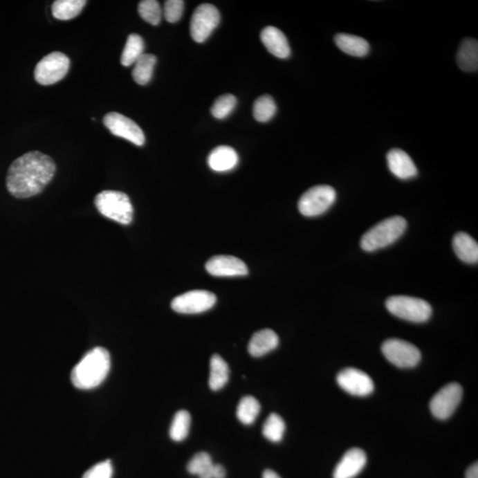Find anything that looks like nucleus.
Returning <instances> with one entry per match:
<instances>
[{"label": "nucleus", "mask_w": 478, "mask_h": 478, "mask_svg": "<svg viewBox=\"0 0 478 478\" xmlns=\"http://www.w3.org/2000/svg\"><path fill=\"white\" fill-rule=\"evenodd\" d=\"M111 357L103 347L89 351L71 372L72 384L81 390H91L100 386L109 376Z\"/></svg>", "instance_id": "2"}, {"label": "nucleus", "mask_w": 478, "mask_h": 478, "mask_svg": "<svg viewBox=\"0 0 478 478\" xmlns=\"http://www.w3.org/2000/svg\"><path fill=\"white\" fill-rule=\"evenodd\" d=\"M253 116L256 121L267 122L273 118L277 113V104L270 95H264L256 100L253 104Z\"/></svg>", "instance_id": "31"}, {"label": "nucleus", "mask_w": 478, "mask_h": 478, "mask_svg": "<svg viewBox=\"0 0 478 478\" xmlns=\"http://www.w3.org/2000/svg\"><path fill=\"white\" fill-rule=\"evenodd\" d=\"M208 163L217 172H226L233 169L239 163V155L232 147L221 145L209 154Z\"/></svg>", "instance_id": "20"}, {"label": "nucleus", "mask_w": 478, "mask_h": 478, "mask_svg": "<svg viewBox=\"0 0 478 478\" xmlns=\"http://www.w3.org/2000/svg\"><path fill=\"white\" fill-rule=\"evenodd\" d=\"M221 15L218 9L211 4L199 6L193 12L190 30L193 40L203 43L220 24Z\"/></svg>", "instance_id": "9"}, {"label": "nucleus", "mask_w": 478, "mask_h": 478, "mask_svg": "<svg viewBox=\"0 0 478 478\" xmlns=\"http://www.w3.org/2000/svg\"><path fill=\"white\" fill-rule=\"evenodd\" d=\"M187 470L190 474L199 478H226V468L221 464H214L210 454L205 452L196 454L188 462Z\"/></svg>", "instance_id": "16"}, {"label": "nucleus", "mask_w": 478, "mask_h": 478, "mask_svg": "<svg viewBox=\"0 0 478 478\" xmlns=\"http://www.w3.org/2000/svg\"><path fill=\"white\" fill-rule=\"evenodd\" d=\"M237 104V99L234 95H221L214 101L211 109L212 115L217 119H224L229 116Z\"/></svg>", "instance_id": "33"}, {"label": "nucleus", "mask_w": 478, "mask_h": 478, "mask_svg": "<svg viewBox=\"0 0 478 478\" xmlns=\"http://www.w3.org/2000/svg\"><path fill=\"white\" fill-rule=\"evenodd\" d=\"M338 385L353 396L365 397L374 392L375 385L368 374L356 368H347L337 376Z\"/></svg>", "instance_id": "13"}, {"label": "nucleus", "mask_w": 478, "mask_h": 478, "mask_svg": "<svg viewBox=\"0 0 478 478\" xmlns=\"http://www.w3.org/2000/svg\"><path fill=\"white\" fill-rule=\"evenodd\" d=\"M217 303V296L204 290L188 291L177 296L171 302L174 311L185 315L201 313L211 309Z\"/></svg>", "instance_id": "10"}, {"label": "nucleus", "mask_w": 478, "mask_h": 478, "mask_svg": "<svg viewBox=\"0 0 478 478\" xmlns=\"http://www.w3.org/2000/svg\"><path fill=\"white\" fill-rule=\"evenodd\" d=\"M261 39L266 49L279 59H286L291 55L289 42L284 35L277 28L268 26L261 31Z\"/></svg>", "instance_id": "18"}, {"label": "nucleus", "mask_w": 478, "mask_h": 478, "mask_svg": "<svg viewBox=\"0 0 478 478\" xmlns=\"http://www.w3.org/2000/svg\"><path fill=\"white\" fill-rule=\"evenodd\" d=\"M230 379V369L226 360L219 354H214L210 360V376L209 387L213 391H219L227 385Z\"/></svg>", "instance_id": "24"}, {"label": "nucleus", "mask_w": 478, "mask_h": 478, "mask_svg": "<svg viewBox=\"0 0 478 478\" xmlns=\"http://www.w3.org/2000/svg\"><path fill=\"white\" fill-rule=\"evenodd\" d=\"M367 463L365 452L360 448L348 450L335 466L333 478H353L358 476Z\"/></svg>", "instance_id": "15"}, {"label": "nucleus", "mask_w": 478, "mask_h": 478, "mask_svg": "<svg viewBox=\"0 0 478 478\" xmlns=\"http://www.w3.org/2000/svg\"><path fill=\"white\" fill-rule=\"evenodd\" d=\"M389 169L398 178L407 180L417 175L416 164L410 155L401 149H392L387 154Z\"/></svg>", "instance_id": "17"}, {"label": "nucleus", "mask_w": 478, "mask_h": 478, "mask_svg": "<svg viewBox=\"0 0 478 478\" xmlns=\"http://www.w3.org/2000/svg\"><path fill=\"white\" fill-rule=\"evenodd\" d=\"M191 414L186 410H179L173 418L169 429L171 439L181 442L187 438L191 429Z\"/></svg>", "instance_id": "29"}, {"label": "nucleus", "mask_w": 478, "mask_h": 478, "mask_svg": "<svg viewBox=\"0 0 478 478\" xmlns=\"http://www.w3.org/2000/svg\"><path fill=\"white\" fill-rule=\"evenodd\" d=\"M466 478H478V464L475 462L466 471Z\"/></svg>", "instance_id": "36"}, {"label": "nucleus", "mask_w": 478, "mask_h": 478, "mask_svg": "<svg viewBox=\"0 0 478 478\" xmlns=\"http://www.w3.org/2000/svg\"><path fill=\"white\" fill-rule=\"evenodd\" d=\"M144 49L143 39L138 34L129 35L121 57L122 65L125 66L134 65L135 62L144 55Z\"/></svg>", "instance_id": "27"}, {"label": "nucleus", "mask_w": 478, "mask_h": 478, "mask_svg": "<svg viewBox=\"0 0 478 478\" xmlns=\"http://www.w3.org/2000/svg\"><path fill=\"white\" fill-rule=\"evenodd\" d=\"M382 352L389 362L401 369L414 368L422 358L420 350L414 344L398 338L385 341Z\"/></svg>", "instance_id": "8"}, {"label": "nucleus", "mask_w": 478, "mask_h": 478, "mask_svg": "<svg viewBox=\"0 0 478 478\" xmlns=\"http://www.w3.org/2000/svg\"><path fill=\"white\" fill-rule=\"evenodd\" d=\"M279 344V338L270 329L259 331L252 335L248 344V352L252 356L259 358L273 351Z\"/></svg>", "instance_id": "19"}, {"label": "nucleus", "mask_w": 478, "mask_h": 478, "mask_svg": "<svg viewBox=\"0 0 478 478\" xmlns=\"http://www.w3.org/2000/svg\"><path fill=\"white\" fill-rule=\"evenodd\" d=\"M407 224V221L401 217H392L380 221L364 234L360 240V246L366 252L385 248L403 235Z\"/></svg>", "instance_id": "3"}, {"label": "nucleus", "mask_w": 478, "mask_h": 478, "mask_svg": "<svg viewBox=\"0 0 478 478\" xmlns=\"http://www.w3.org/2000/svg\"><path fill=\"white\" fill-rule=\"evenodd\" d=\"M335 43L338 48L348 55L363 57L369 52V44L362 37L354 35L340 33L335 35Z\"/></svg>", "instance_id": "23"}, {"label": "nucleus", "mask_w": 478, "mask_h": 478, "mask_svg": "<svg viewBox=\"0 0 478 478\" xmlns=\"http://www.w3.org/2000/svg\"><path fill=\"white\" fill-rule=\"evenodd\" d=\"M261 412V405L252 396H246L239 401L237 408V417L245 425H251Z\"/></svg>", "instance_id": "28"}, {"label": "nucleus", "mask_w": 478, "mask_h": 478, "mask_svg": "<svg viewBox=\"0 0 478 478\" xmlns=\"http://www.w3.org/2000/svg\"><path fill=\"white\" fill-rule=\"evenodd\" d=\"M55 161L48 155L35 151L19 157L9 167L6 187L18 199L33 197L43 191L55 176Z\"/></svg>", "instance_id": "1"}, {"label": "nucleus", "mask_w": 478, "mask_h": 478, "mask_svg": "<svg viewBox=\"0 0 478 478\" xmlns=\"http://www.w3.org/2000/svg\"><path fill=\"white\" fill-rule=\"evenodd\" d=\"M71 61L64 53L53 52L44 57L35 68V79L39 84L58 83L68 74Z\"/></svg>", "instance_id": "7"}, {"label": "nucleus", "mask_w": 478, "mask_h": 478, "mask_svg": "<svg viewBox=\"0 0 478 478\" xmlns=\"http://www.w3.org/2000/svg\"><path fill=\"white\" fill-rule=\"evenodd\" d=\"M100 213L109 219L128 226L133 220V205L128 195L122 192L104 191L95 198Z\"/></svg>", "instance_id": "4"}, {"label": "nucleus", "mask_w": 478, "mask_h": 478, "mask_svg": "<svg viewBox=\"0 0 478 478\" xmlns=\"http://www.w3.org/2000/svg\"><path fill=\"white\" fill-rule=\"evenodd\" d=\"M185 2L182 0H167L164 4V17L170 24H175L181 19Z\"/></svg>", "instance_id": "34"}, {"label": "nucleus", "mask_w": 478, "mask_h": 478, "mask_svg": "<svg viewBox=\"0 0 478 478\" xmlns=\"http://www.w3.org/2000/svg\"><path fill=\"white\" fill-rule=\"evenodd\" d=\"M86 4L85 0H56L52 6L53 17L61 21L71 20L81 14Z\"/></svg>", "instance_id": "25"}, {"label": "nucleus", "mask_w": 478, "mask_h": 478, "mask_svg": "<svg viewBox=\"0 0 478 478\" xmlns=\"http://www.w3.org/2000/svg\"><path fill=\"white\" fill-rule=\"evenodd\" d=\"M459 68L465 72H475L478 69V42L474 39L462 41L457 52Z\"/></svg>", "instance_id": "22"}, {"label": "nucleus", "mask_w": 478, "mask_h": 478, "mask_svg": "<svg viewBox=\"0 0 478 478\" xmlns=\"http://www.w3.org/2000/svg\"><path fill=\"white\" fill-rule=\"evenodd\" d=\"M335 197L337 193L331 186H315L304 193L297 207L304 217H318L324 214L334 204Z\"/></svg>", "instance_id": "6"}, {"label": "nucleus", "mask_w": 478, "mask_h": 478, "mask_svg": "<svg viewBox=\"0 0 478 478\" xmlns=\"http://www.w3.org/2000/svg\"><path fill=\"white\" fill-rule=\"evenodd\" d=\"M386 309L397 318L412 322H424L432 316V309L425 300L410 296H392Z\"/></svg>", "instance_id": "5"}, {"label": "nucleus", "mask_w": 478, "mask_h": 478, "mask_svg": "<svg viewBox=\"0 0 478 478\" xmlns=\"http://www.w3.org/2000/svg\"><path fill=\"white\" fill-rule=\"evenodd\" d=\"M262 478H281L275 471L271 470H265L262 474Z\"/></svg>", "instance_id": "37"}, {"label": "nucleus", "mask_w": 478, "mask_h": 478, "mask_svg": "<svg viewBox=\"0 0 478 478\" xmlns=\"http://www.w3.org/2000/svg\"><path fill=\"white\" fill-rule=\"evenodd\" d=\"M104 125L116 137L126 139L131 143L141 147L145 142L143 131L137 123L121 113L112 112L104 117Z\"/></svg>", "instance_id": "12"}, {"label": "nucleus", "mask_w": 478, "mask_h": 478, "mask_svg": "<svg viewBox=\"0 0 478 478\" xmlns=\"http://www.w3.org/2000/svg\"><path fill=\"white\" fill-rule=\"evenodd\" d=\"M452 248L461 261L475 264L478 261V243L472 237L465 232H459L452 240Z\"/></svg>", "instance_id": "21"}, {"label": "nucleus", "mask_w": 478, "mask_h": 478, "mask_svg": "<svg viewBox=\"0 0 478 478\" xmlns=\"http://www.w3.org/2000/svg\"><path fill=\"white\" fill-rule=\"evenodd\" d=\"M113 473L110 461L100 462L84 473L83 478H112Z\"/></svg>", "instance_id": "35"}, {"label": "nucleus", "mask_w": 478, "mask_h": 478, "mask_svg": "<svg viewBox=\"0 0 478 478\" xmlns=\"http://www.w3.org/2000/svg\"><path fill=\"white\" fill-rule=\"evenodd\" d=\"M157 58L154 55L144 53L143 55L135 62L132 71V77L136 83L145 85L150 82Z\"/></svg>", "instance_id": "26"}, {"label": "nucleus", "mask_w": 478, "mask_h": 478, "mask_svg": "<svg viewBox=\"0 0 478 478\" xmlns=\"http://www.w3.org/2000/svg\"><path fill=\"white\" fill-rule=\"evenodd\" d=\"M286 432V423L277 414H270L262 427V434L271 442L282 441Z\"/></svg>", "instance_id": "30"}, {"label": "nucleus", "mask_w": 478, "mask_h": 478, "mask_svg": "<svg viewBox=\"0 0 478 478\" xmlns=\"http://www.w3.org/2000/svg\"><path fill=\"white\" fill-rule=\"evenodd\" d=\"M462 394L461 386L457 383H451L440 389L430 402V412L439 420L450 417L460 405Z\"/></svg>", "instance_id": "11"}, {"label": "nucleus", "mask_w": 478, "mask_h": 478, "mask_svg": "<svg viewBox=\"0 0 478 478\" xmlns=\"http://www.w3.org/2000/svg\"><path fill=\"white\" fill-rule=\"evenodd\" d=\"M205 270L214 277H243L248 274L245 262L231 255H217L208 259Z\"/></svg>", "instance_id": "14"}, {"label": "nucleus", "mask_w": 478, "mask_h": 478, "mask_svg": "<svg viewBox=\"0 0 478 478\" xmlns=\"http://www.w3.org/2000/svg\"><path fill=\"white\" fill-rule=\"evenodd\" d=\"M138 14L143 20L154 26L160 24L163 17V11L156 0H144L139 3Z\"/></svg>", "instance_id": "32"}]
</instances>
